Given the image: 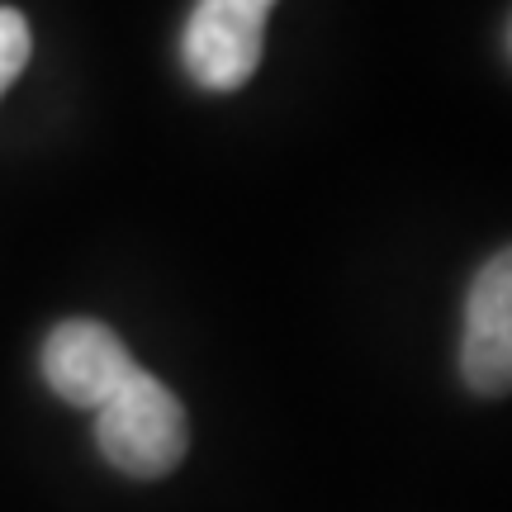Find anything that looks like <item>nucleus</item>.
I'll list each match as a JSON object with an SVG mask.
<instances>
[{
    "label": "nucleus",
    "mask_w": 512,
    "mask_h": 512,
    "mask_svg": "<svg viewBox=\"0 0 512 512\" xmlns=\"http://www.w3.org/2000/svg\"><path fill=\"white\" fill-rule=\"evenodd\" d=\"M95 446L114 470H124L133 479L171 475L190 446V422H185L181 399L157 375L133 370L95 408Z\"/></svg>",
    "instance_id": "f257e3e1"
},
{
    "label": "nucleus",
    "mask_w": 512,
    "mask_h": 512,
    "mask_svg": "<svg viewBox=\"0 0 512 512\" xmlns=\"http://www.w3.org/2000/svg\"><path fill=\"white\" fill-rule=\"evenodd\" d=\"M275 0H195L185 19L181 57L204 91H238L261 67V24Z\"/></svg>",
    "instance_id": "f03ea898"
},
{
    "label": "nucleus",
    "mask_w": 512,
    "mask_h": 512,
    "mask_svg": "<svg viewBox=\"0 0 512 512\" xmlns=\"http://www.w3.org/2000/svg\"><path fill=\"white\" fill-rule=\"evenodd\" d=\"M133 370L138 366L119 342V332H110L95 318H67L43 342V380L72 408H91L95 413Z\"/></svg>",
    "instance_id": "7ed1b4c3"
},
{
    "label": "nucleus",
    "mask_w": 512,
    "mask_h": 512,
    "mask_svg": "<svg viewBox=\"0 0 512 512\" xmlns=\"http://www.w3.org/2000/svg\"><path fill=\"white\" fill-rule=\"evenodd\" d=\"M460 375L475 394H508L512 384V256L494 252L465 299Z\"/></svg>",
    "instance_id": "20e7f679"
},
{
    "label": "nucleus",
    "mask_w": 512,
    "mask_h": 512,
    "mask_svg": "<svg viewBox=\"0 0 512 512\" xmlns=\"http://www.w3.org/2000/svg\"><path fill=\"white\" fill-rule=\"evenodd\" d=\"M29 53H34V34H29V19L0 5V95L15 86V76L29 67Z\"/></svg>",
    "instance_id": "39448f33"
}]
</instances>
